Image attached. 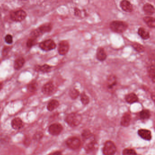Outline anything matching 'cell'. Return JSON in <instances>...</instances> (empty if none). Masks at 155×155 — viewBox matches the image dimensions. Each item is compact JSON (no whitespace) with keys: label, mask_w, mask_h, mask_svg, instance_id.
<instances>
[{"label":"cell","mask_w":155,"mask_h":155,"mask_svg":"<svg viewBox=\"0 0 155 155\" xmlns=\"http://www.w3.org/2000/svg\"><path fill=\"white\" fill-rule=\"evenodd\" d=\"M96 58L100 61H104L107 58V54L104 49L102 47H99L96 50Z\"/></svg>","instance_id":"cell-13"},{"label":"cell","mask_w":155,"mask_h":155,"mask_svg":"<svg viewBox=\"0 0 155 155\" xmlns=\"http://www.w3.org/2000/svg\"><path fill=\"white\" fill-rule=\"evenodd\" d=\"M151 97H152V98H153V101H154V100H155V95H152V96H151Z\"/></svg>","instance_id":"cell-39"},{"label":"cell","mask_w":155,"mask_h":155,"mask_svg":"<svg viewBox=\"0 0 155 155\" xmlns=\"http://www.w3.org/2000/svg\"><path fill=\"white\" fill-rule=\"evenodd\" d=\"M52 29V26L51 25L47 24L41 25L38 29H36V30H37V32H38L40 35H41L43 34L51 31Z\"/></svg>","instance_id":"cell-20"},{"label":"cell","mask_w":155,"mask_h":155,"mask_svg":"<svg viewBox=\"0 0 155 155\" xmlns=\"http://www.w3.org/2000/svg\"><path fill=\"white\" fill-rule=\"evenodd\" d=\"M48 155H62V154L61 152L57 151V152H55L54 153H51Z\"/></svg>","instance_id":"cell-37"},{"label":"cell","mask_w":155,"mask_h":155,"mask_svg":"<svg viewBox=\"0 0 155 155\" xmlns=\"http://www.w3.org/2000/svg\"><path fill=\"white\" fill-rule=\"evenodd\" d=\"M60 104L59 101L56 99H53L49 102L47 105V109L50 112L53 111L59 107Z\"/></svg>","instance_id":"cell-21"},{"label":"cell","mask_w":155,"mask_h":155,"mask_svg":"<svg viewBox=\"0 0 155 155\" xmlns=\"http://www.w3.org/2000/svg\"><path fill=\"white\" fill-rule=\"evenodd\" d=\"M39 47L41 50L45 51H49L54 50L56 48V44L53 40H45L39 44Z\"/></svg>","instance_id":"cell-5"},{"label":"cell","mask_w":155,"mask_h":155,"mask_svg":"<svg viewBox=\"0 0 155 155\" xmlns=\"http://www.w3.org/2000/svg\"><path fill=\"white\" fill-rule=\"evenodd\" d=\"M138 34L139 36L143 40H147L150 37L149 33L143 27H141L138 29Z\"/></svg>","instance_id":"cell-23"},{"label":"cell","mask_w":155,"mask_h":155,"mask_svg":"<svg viewBox=\"0 0 155 155\" xmlns=\"http://www.w3.org/2000/svg\"><path fill=\"white\" fill-rule=\"evenodd\" d=\"M2 88V83H0V90Z\"/></svg>","instance_id":"cell-38"},{"label":"cell","mask_w":155,"mask_h":155,"mask_svg":"<svg viewBox=\"0 0 155 155\" xmlns=\"http://www.w3.org/2000/svg\"><path fill=\"white\" fill-rule=\"evenodd\" d=\"M80 99H81V102L84 105H87L90 102V98L84 92H83L80 95Z\"/></svg>","instance_id":"cell-29"},{"label":"cell","mask_w":155,"mask_h":155,"mask_svg":"<svg viewBox=\"0 0 155 155\" xmlns=\"http://www.w3.org/2000/svg\"><path fill=\"white\" fill-rule=\"evenodd\" d=\"M11 19L16 22H20L25 19L26 13L23 10H18L11 13L10 15Z\"/></svg>","instance_id":"cell-6"},{"label":"cell","mask_w":155,"mask_h":155,"mask_svg":"<svg viewBox=\"0 0 155 155\" xmlns=\"http://www.w3.org/2000/svg\"><path fill=\"white\" fill-rule=\"evenodd\" d=\"M37 88V84L35 81L29 83L27 86V89L29 92H34L36 91Z\"/></svg>","instance_id":"cell-30"},{"label":"cell","mask_w":155,"mask_h":155,"mask_svg":"<svg viewBox=\"0 0 155 155\" xmlns=\"http://www.w3.org/2000/svg\"><path fill=\"white\" fill-rule=\"evenodd\" d=\"M25 63V60L24 58L22 57H18L14 61V68L15 70L16 71L20 70L24 65Z\"/></svg>","instance_id":"cell-19"},{"label":"cell","mask_w":155,"mask_h":155,"mask_svg":"<svg viewBox=\"0 0 155 155\" xmlns=\"http://www.w3.org/2000/svg\"><path fill=\"white\" fill-rule=\"evenodd\" d=\"M126 101L128 104H133L139 101V98L136 94L134 93H130L126 95L125 97Z\"/></svg>","instance_id":"cell-15"},{"label":"cell","mask_w":155,"mask_h":155,"mask_svg":"<svg viewBox=\"0 0 155 155\" xmlns=\"http://www.w3.org/2000/svg\"><path fill=\"white\" fill-rule=\"evenodd\" d=\"M55 90V86L52 82H49L44 85L42 87V91L45 95H51Z\"/></svg>","instance_id":"cell-10"},{"label":"cell","mask_w":155,"mask_h":155,"mask_svg":"<svg viewBox=\"0 0 155 155\" xmlns=\"http://www.w3.org/2000/svg\"><path fill=\"white\" fill-rule=\"evenodd\" d=\"M155 69L154 65H152L149 66L148 68V73L149 77L151 78V80L153 83H155Z\"/></svg>","instance_id":"cell-27"},{"label":"cell","mask_w":155,"mask_h":155,"mask_svg":"<svg viewBox=\"0 0 155 155\" xmlns=\"http://www.w3.org/2000/svg\"><path fill=\"white\" fill-rule=\"evenodd\" d=\"M133 49L138 53H143L145 51V47L142 45L137 42H134L132 44Z\"/></svg>","instance_id":"cell-28"},{"label":"cell","mask_w":155,"mask_h":155,"mask_svg":"<svg viewBox=\"0 0 155 155\" xmlns=\"http://www.w3.org/2000/svg\"><path fill=\"white\" fill-rule=\"evenodd\" d=\"M121 8L126 12H131L133 11V6L132 4L127 0H123L120 3Z\"/></svg>","instance_id":"cell-14"},{"label":"cell","mask_w":155,"mask_h":155,"mask_svg":"<svg viewBox=\"0 0 155 155\" xmlns=\"http://www.w3.org/2000/svg\"><path fill=\"white\" fill-rule=\"evenodd\" d=\"M117 84V78L114 74H111L107 78V87L109 89H113Z\"/></svg>","instance_id":"cell-18"},{"label":"cell","mask_w":155,"mask_h":155,"mask_svg":"<svg viewBox=\"0 0 155 155\" xmlns=\"http://www.w3.org/2000/svg\"><path fill=\"white\" fill-rule=\"evenodd\" d=\"M131 114L128 113H126L122 117L121 120V124L122 126L127 127L129 126L131 121Z\"/></svg>","instance_id":"cell-17"},{"label":"cell","mask_w":155,"mask_h":155,"mask_svg":"<svg viewBox=\"0 0 155 155\" xmlns=\"http://www.w3.org/2000/svg\"><path fill=\"white\" fill-rule=\"evenodd\" d=\"M140 118L142 120H147L151 117V113L149 110L143 109L140 113Z\"/></svg>","instance_id":"cell-26"},{"label":"cell","mask_w":155,"mask_h":155,"mask_svg":"<svg viewBox=\"0 0 155 155\" xmlns=\"http://www.w3.org/2000/svg\"><path fill=\"white\" fill-rule=\"evenodd\" d=\"M69 49L70 45L67 41H61L58 45V53L61 55H66L69 51Z\"/></svg>","instance_id":"cell-9"},{"label":"cell","mask_w":155,"mask_h":155,"mask_svg":"<svg viewBox=\"0 0 155 155\" xmlns=\"http://www.w3.org/2000/svg\"><path fill=\"white\" fill-rule=\"evenodd\" d=\"M85 149L88 153L93 154L97 151L98 145L94 140L93 136L90 138L85 139Z\"/></svg>","instance_id":"cell-3"},{"label":"cell","mask_w":155,"mask_h":155,"mask_svg":"<svg viewBox=\"0 0 155 155\" xmlns=\"http://www.w3.org/2000/svg\"><path fill=\"white\" fill-rule=\"evenodd\" d=\"M66 144L70 149L76 150L81 146V142L80 139L77 137H72L66 140Z\"/></svg>","instance_id":"cell-7"},{"label":"cell","mask_w":155,"mask_h":155,"mask_svg":"<svg viewBox=\"0 0 155 155\" xmlns=\"http://www.w3.org/2000/svg\"><path fill=\"white\" fill-rule=\"evenodd\" d=\"M69 95L71 99L75 100L80 95V92L76 88H72L69 91Z\"/></svg>","instance_id":"cell-25"},{"label":"cell","mask_w":155,"mask_h":155,"mask_svg":"<svg viewBox=\"0 0 155 155\" xmlns=\"http://www.w3.org/2000/svg\"><path fill=\"white\" fill-rule=\"evenodd\" d=\"M144 21L146 23V24L150 28H155V20L154 18L146 16L144 17Z\"/></svg>","instance_id":"cell-24"},{"label":"cell","mask_w":155,"mask_h":155,"mask_svg":"<svg viewBox=\"0 0 155 155\" xmlns=\"http://www.w3.org/2000/svg\"><path fill=\"white\" fill-rule=\"evenodd\" d=\"M144 12L145 13L148 15H152L155 12V9L154 6L152 5L149 3H147L144 5Z\"/></svg>","instance_id":"cell-22"},{"label":"cell","mask_w":155,"mask_h":155,"mask_svg":"<svg viewBox=\"0 0 155 155\" xmlns=\"http://www.w3.org/2000/svg\"><path fill=\"white\" fill-rule=\"evenodd\" d=\"M11 125L13 129L19 130L22 128L24 126L23 122L19 117L14 118L11 122Z\"/></svg>","instance_id":"cell-11"},{"label":"cell","mask_w":155,"mask_h":155,"mask_svg":"<svg viewBox=\"0 0 155 155\" xmlns=\"http://www.w3.org/2000/svg\"><path fill=\"white\" fill-rule=\"evenodd\" d=\"M74 12L76 15H79L81 14V11L77 8H75Z\"/></svg>","instance_id":"cell-36"},{"label":"cell","mask_w":155,"mask_h":155,"mask_svg":"<svg viewBox=\"0 0 155 155\" xmlns=\"http://www.w3.org/2000/svg\"><path fill=\"white\" fill-rule=\"evenodd\" d=\"M52 66L47 64L43 65H36L35 67V70L36 71L41 72L43 73H48L50 72L52 70Z\"/></svg>","instance_id":"cell-16"},{"label":"cell","mask_w":155,"mask_h":155,"mask_svg":"<svg viewBox=\"0 0 155 155\" xmlns=\"http://www.w3.org/2000/svg\"><path fill=\"white\" fill-rule=\"evenodd\" d=\"M116 152V147L112 141L106 142L103 148V153L104 155H114Z\"/></svg>","instance_id":"cell-4"},{"label":"cell","mask_w":155,"mask_h":155,"mask_svg":"<svg viewBox=\"0 0 155 155\" xmlns=\"http://www.w3.org/2000/svg\"><path fill=\"white\" fill-rule=\"evenodd\" d=\"M128 25L125 22L122 21H113L110 25L111 30L117 33H123L124 32L127 28Z\"/></svg>","instance_id":"cell-2"},{"label":"cell","mask_w":155,"mask_h":155,"mask_svg":"<svg viewBox=\"0 0 155 155\" xmlns=\"http://www.w3.org/2000/svg\"><path fill=\"white\" fill-rule=\"evenodd\" d=\"M123 155H136V153L134 149L126 148L123 151Z\"/></svg>","instance_id":"cell-32"},{"label":"cell","mask_w":155,"mask_h":155,"mask_svg":"<svg viewBox=\"0 0 155 155\" xmlns=\"http://www.w3.org/2000/svg\"><path fill=\"white\" fill-rule=\"evenodd\" d=\"M43 134L41 132H37L34 136V139L35 140H40L42 137Z\"/></svg>","instance_id":"cell-35"},{"label":"cell","mask_w":155,"mask_h":155,"mask_svg":"<svg viewBox=\"0 0 155 155\" xmlns=\"http://www.w3.org/2000/svg\"><path fill=\"white\" fill-rule=\"evenodd\" d=\"M138 135L145 140L150 141L152 139V134L149 130L145 129H141L138 130Z\"/></svg>","instance_id":"cell-12"},{"label":"cell","mask_w":155,"mask_h":155,"mask_svg":"<svg viewBox=\"0 0 155 155\" xmlns=\"http://www.w3.org/2000/svg\"><path fill=\"white\" fill-rule=\"evenodd\" d=\"M82 116L80 114L76 113H72L66 116L65 121L72 127L78 126L82 121Z\"/></svg>","instance_id":"cell-1"},{"label":"cell","mask_w":155,"mask_h":155,"mask_svg":"<svg viewBox=\"0 0 155 155\" xmlns=\"http://www.w3.org/2000/svg\"><path fill=\"white\" fill-rule=\"evenodd\" d=\"M63 127L59 124H52L48 128V132L52 136H57L60 134L63 130Z\"/></svg>","instance_id":"cell-8"},{"label":"cell","mask_w":155,"mask_h":155,"mask_svg":"<svg viewBox=\"0 0 155 155\" xmlns=\"http://www.w3.org/2000/svg\"><path fill=\"white\" fill-rule=\"evenodd\" d=\"M5 41L8 44H12L13 42L12 36L11 35H7L5 37Z\"/></svg>","instance_id":"cell-34"},{"label":"cell","mask_w":155,"mask_h":155,"mask_svg":"<svg viewBox=\"0 0 155 155\" xmlns=\"http://www.w3.org/2000/svg\"><path fill=\"white\" fill-rule=\"evenodd\" d=\"M36 44V39L32 38H29L27 40V42H26V46L28 48H31L32 46H34Z\"/></svg>","instance_id":"cell-31"},{"label":"cell","mask_w":155,"mask_h":155,"mask_svg":"<svg viewBox=\"0 0 155 155\" xmlns=\"http://www.w3.org/2000/svg\"><path fill=\"white\" fill-rule=\"evenodd\" d=\"M12 47L10 46H5L3 48L2 51V54L3 56H6L9 53V52L11 51Z\"/></svg>","instance_id":"cell-33"}]
</instances>
